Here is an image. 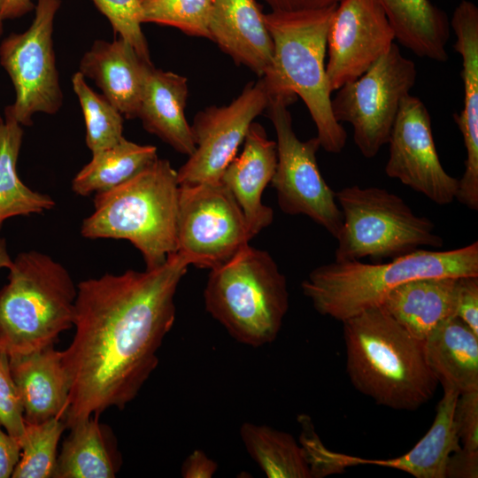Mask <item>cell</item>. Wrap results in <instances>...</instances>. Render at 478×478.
Masks as SVG:
<instances>
[{
  "label": "cell",
  "mask_w": 478,
  "mask_h": 478,
  "mask_svg": "<svg viewBox=\"0 0 478 478\" xmlns=\"http://www.w3.org/2000/svg\"><path fill=\"white\" fill-rule=\"evenodd\" d=\"M189 266L173 252L154 269L105 274L78 283L75 333L61 351L71 384L67 428L108 408L123 409L138 395L173 326L174 296Z\"/></svg>",
  "instance_id": "cell-1"
},
{
  "label": "cell",
  "mask_w": 478,
  "mask_h": 478,
  "mask_svg": "<svg viewBox=\"0 0 478 478\" xmlns=\"http://www.w3.org/2000/svg\"><path fill=\"white\" fill-rule=\"evenodd\" d=\"M8 358L21 397L24 421L40 423L52 418L64 419L71 384L62 352L51 346Z\"/></svg>",
  "instance_id": "cell-20"
},
{
  "label": "cell",
  "mask_w": 478,
  "mask_h": 478,
  "mask_svg": "<svg viewBox=\"0 0 478 478\" xmlns=\"http://www.w3.org/2000/svg\"><path fill=\"white\" fill-rule=\"evenodd\" d=\"M0 290V351L8 357L54 346L73 326L77 286L49 255L19 253Z\"/></svg>",
  "instance_id": "cell-6"
},
{
  "label": "cell",
  "mask_w": 478,
  "mask_h": 478,
  "mask_svg": "<svg viewBox=\"0 0 478 478\" xmlns=\"http://www.w3.org/2000/svg\"><path fill=\"white\" fill-rule=\"evenodd\" d=\"M179 186L177 170L158 158L125 183L95 194L81 235L127 240L141 252L145 269H154L177 250Z\"/></svg>",
  "instance_id": "cell-5"
},
{
  "label": "cell",
  "mask_w": 478,
  "mask_h": 478,
  "mask_svg": "<svg viewBox=\"0 0 478 478\" xmlns=\"http://www.w3.org/2000/svg\"><path fill=\"white\" fill-rule=\"evenodd\" d=\"M453 420L462 447L478 450V390L458 396Z\"/></svg>",
  "instance_id": "cell-35"
},
{
  "label": "cell",
  "mask_w": 478,
  "mask_h": 478,
  "mask_svg": "<svg viewBox=\"0 0 478 478\" xmlns=\"http://www.w3.org/2000/svg\"><path fill=\"white\" fill-rule=\"evenodd\" d=\"M387 144L388 177L397 179L439 205L456 199L459 180L450 175L441 164L431 117L419 97L409 94L402 100Z\"/></svg>",
  "instance_id": "cell-14"
},
{
  "label": "cell",
  "mask_w": 478,
  "mask_h": 478,
  "mask_svg": "<svg viewBox=\"0 0 478 478\" xmlns=\"http://www.w3.org/2000/svg\"><path fill=\"white\" fill-rule=\"evenodd\" d=\"M459 393L443 389L434 421L426 435L405 454L390 459H366L338 453L337 461L344 469L361 464L398 469L416 478H445V466L451 453L459 450L460 441L453 420Z\"/></svg>",
  "instance_id": "cell-23"
},
{
  "label": "cell",
  "mask_w": 478,
  "mask_h": 478,
  "mask_svg": "<svg viewBox=\"0 0 478 478\" xmlns=\"http://www.w3.org/2000/svg\"><path fill=\"white\" fill-rule=\"evenodd\" d=\"M243 143L242 152L227 165L220 181L235 198L254 237L274 220V211L263 204L262 196L275 172L277 147L257 122L251 124Z\"/></svg>",
  "instance_id": "cell-17"
},
{
  "label": "cell",
  "mask_w": 478,
  "mask_h": 478,
  "mask_svg": "<svg viewBox=\"0 0 478 478\" xmlns=\"http://www.w3.org/2000/svg\"><path fill=\"white\" fill-rule=\"evenodd\" d=\"M208 29L210 40L237 65L259 78L270 70L273 39L256 0H215Z\"/></svg>",
  "instance_id": "cell-18"
},
{
  "label": "cell",
  "mask_w": 478,
  "mask_h": 478,
  "mask_svg": "<svg viewBox=\"0 0 478 478\" xmlns=\"http://www.w3.org/2000/svg\"><path fill=\"white\" fill-rule=\"evenodd\" d=\"M274 12H301L335 6L340 0H264Z\"/></svg>",
  "instance_id": "cell-40"
},
{
  "label": "cell",
  "mask_w": 478,
  "mask_h": 478,
  "mask_svg": "<svg viewBox=\"0 0 478 478\" xmlns=\"http://www.w3.org/2000/svg\"><path fill=\"white\" fill-rule=\"evenodd\" d=\"M343 213L335 260L374 262L399 258L424 247L441 248L432 220L416 215L399 196L378 187H345L335 192Z\"/></svg>",
  "instance_id": "cell-8"
},
{
  "label": "cell",
  "mask_w": 478,
  "mask_h": 478,
  "mask_svg": "<svg viewBox=\"0 0 478 478\" xmlns=\"http://www.w3.org/2000/svg\"><path fill=\"white\" fill-rule=\"evenodd\" d=\"M58 456L54 478H112L121 465L116 440L97 416L71 427Z\"/></svg>",
  "instance_id": "cell-25"
},
{
  "label": "cell",
  "mask_w": 478,
  "mask_h": 478,
  "mask_svg": "<svg viewBox=\"0 0 478 478\" xmlns=\"http://www.w3.org/2000/svg\"><path fill=\"white\" fill-rule=\"evenodd\" d=\"M423 342L428 365L443 389L478 390V335L460 319L445 320Z\"/></svg>",
  "instance_id": "cell-24"
},
{
  "label": "cell",
  "mask_w": 478,
  "mask_h": 478,
  "mask_svg": "<svg viewBox=\"0 0 478 478\" xmlns=\"http://www.w3.org/2000/svg\"><path fill=\"white\" fill-rule=\"evenodd\" d=\"M215 0H140L143 23L175 27L184 34L210 39L209 21Z\"/></svg>",
  "instance_id": "cell-32"
},
{
  "label": "cell",
  "mask_w": 478,
  "mask_h": 478,
  "mask_svg": "<svg viewBox=\"0 0 478 478\" xmlns=\"http://www.w3.org/2000/svg\"><path fill=\"white\" fill-rule=\"evenodd\" d=\"M335 7L265 13L274 56L263 78L271 96H299L304 101L320 147L338 154L345 146L347 134L334 116L326 70L327 35Z\"/></svg>",
  "instance_id": "cell-4"
},
{
  "label": "cell",
  "mask_w": 478,
  "mask_h": 478,
  "mask_svg": "<svg viewBox=\"0 0 478 478\" xmlns=\"http://www.w3.org/2000/svg\"><path fill=\"white\" fill-rule=\"evenodd\" d=\"M415 64L394 42L366 73L336 90L331 107L338 122L349 123L353 141L367 158L388 143L402 100L416 82Z\"/></svg>",
  "instance_id": "cell-10"
},
{
  "label": "cell",
  "mask_w": 478,
  "mask_h": 478,
  "mask_svg": "<svg viewBox=\"0 0 478 478\" xmlns=\"http://www.w3.org/2000/svg\"><path fill=\"white\" fill-rule=\"evenodd\" d=\"M297 97L275 95L266 108L276 135L277 164L271 181L278 205L286 214H303L336 238L343 213L335 192L324 180L317 162V136L301 141L288 107Z\"/></svg>",
  "instance_id": "cell-9"
},
{
  "label": "cell",
  "mask_w": 478,
  "mask_h": 478,
  "mask_svg": "<svg viewBox=\"0 0 478 478\" xmlns=\"http://www.w3.org/2000/svg\"><path fill=\"white\" fill-rule=\"evenodd\" d=\"M3 23H4V19H3V18H2L1 15H0V36H1L2 33H3V27H4V24H3Z\"/></svg>",
  "instance_id": "cell-43"
},
{
  "label": "cell",
  "mask_w": 478,
  "mask_h": 478,
  "mask_svg": "<svg viewBox=\"0 0 478 478\" xmlns=\"http://www.w3.org/2000/svg\"><path fill=\"white\" fill-rule=\"evenodd\" d=\"M456 316L478 335V275L459 277Z\"/></svg>",
  "instance_id": "cell-36"
},
{
  "label": "cell",
  "mask_w": 478,
  "mask_h": 478,
  "mask_svg": "<svg viewBox=\"0 0 478 478\" xmlns=\"http://www.w3.org/2000/svg\"><path fill=\"white\" fill-rule=\"evenodd\" d=\"M12 264V258L9 254L6 241L4 238L0 237V269H9Z\"/></svg>",
  "instance_id": "cell-42"
},
{
  "label": "cell",
  "mask_w": 478,
  "mask_h": 478,
  "mask_svg": "<svg viewBox=\"0 0 478 478\" xmlns=\"http://www.w3.org/2000/svg\"><path fill=\"white\" fill-rule=\"evenodd\" d=\"M32 0H0V15L4 20L20 18L35 10Z\"/></svg>",
  "instance_id": "cell-41"
},
{
  "label": "cell",
  "mask_w": 478,
  "mask_h": 478,
  "mask_svg": "<svg viewBox=\"0 0 478 478\" xmlns=\"http://www.w3.org/2000/svg\"><path fill=\"white\" fill-rule=\"evenodd\" d=\"M395 40L393 27L377 0H340L327 35L326 70L332 92L366 73Z\"/></svg>",
  "instance_id": "cell-15"
},
{
  "label": "cell",
  "mask_w": 478,
  "mask_h": 478,
  "mask_svg": "<svg viewBox=\"0 0 478 478\" xmlns=\"http://www.w3.org/2000/svg\"><path fill=\"white\" fill-rule=\"evenodd\" d=\"M270 98L261 77L248 83L228 104L198 112L190 125L195 150L177 170L179 185L220 181L250 127L266 110Z\"/></svg>",
  "instance_id": "cell-13"
},
{
  "label": "cell",
  "mask_w": 478,
  "mask_h": 478,
  "mask_svg": "<svg viewBox=\"0 0 478 478\" xmlns=\"http://www.w3.org/2000/svg\"><path fill=\"white\" fill-rule=\"evenodd\" d=\"M478 275V242L450 251L420 249L386 262L334 260L302 281L304 295L321 315L343 321L381 306L397 286L423 277Z\"/></svg>",
  "instance_id": "cell-3"
},
{
  "label": "cell",
  "mask_w": 478,
  "mask_h": 478,
  "mask_svg": "<svg viewBox=\"0 0 478 478\" xmlns=\"http://www.w3.org/2000/svg\"><path fill=\"white\" fill-rule=\"evenodd\" d=\"M450 27L456 35L455 50L462 59L463 107L454 120L462 135L466 158L456 199L478 210V8L463 0L455 8Z\"/></svg>",
  "instance_id": "cell-16"
},
{
  "label": "cell",
  "mask_w": 478,
  "mask_h": 478,
  "mask_svg": "<svg viewBox=\"0 0 478 478\" xmlns=\"http://www.w3.org/2000/svg\"><path fill=\"white\" fill-rule=\"evenodd\" d=\"M478 450L460 447L449 457L445 466V478H477Z\"/></svg>",
  "instance_id": "cell-37"
},
{
  "label": "cell",
  "mask_w": 478,
  "mask_h": 478,
  "mask_svg": "<svg viewBox=\"0 0 478 478\" xmlns=\"http://www.w3.org/2000/svg\"><path fill=\"white\" fill-rule=\"evenodd\" d=\"M0 425L19 441L24 428V410L18 388L10 371L9 358L0 351Z\"/></svg>",
  "instance_id": "cell-34"
},
{
  "label": "cell",
  "mask_w": 478,
  "mask_h": 478,
  "mask_svg": "<svg viewBox=\"0 0 478 478\" xmlns=\"http://www.w3.org/2000/svg\"><path fill=\"white\" fill-rule=\"evenodd\" d=\"M108 19L113 32L127 42L144 60L150 61V50L142 30L140 0H91Z\"/></svg>",
  "instance_id": "cell-33"
},
{
  "label": "cell",
  "mask_w": 478,
  "mask_h": 478,
  "mask_svg": "<svg viewBox=\"0 0 478 478\" xmlns=\"http://www.w3.org/2000/svg\"><path fill=\"white\" fill-rule=\"evenodd\" d=\"M396 40L420 58L445 62L450 38L447 15L429 0H377Z\"/></svg>",
  "instance_id": "cell-26"
},
{
  "label": "cell",
  "mask_w": 478,
  "mask_h": 478,
  "mask_svg": "<svg viewBox=\"0 0 478 478\" xmlns=\"http://www.w3.org/2000/svg\"><path fill=\"white\" fill-rule=\"evenodd\" d=\"M20 457V446L17 440L0 428V478L12 477Z\"/></svg>",
  "instance_id": "cell-39"
},
{
  "label": "cell",
  "mask_w": 478,
  "mask_h": 478,
  "mask_svg": "<svg viewBox=\"0 0 478 478\" xmlns=\"http://www.w3.org/2000/svg\"><path fill=\"white\" fill-rule=\"evenodd\" d=\"M62 418H52L40 423L25 422L19 441L20 457L13 470V478H54L58 446L66 429Z\"/></svg>",
  "instance_id": "cell-30"
},
{
  "label": "cell",
  "mask_w": 478,
  "mask_h": 478,
  "mask_svg": "<svg viewBox=\"0 0 478 478\" xmlns=\"http://www.w3.org/2000/svg\"><path fill=\"white\" fill-rule=\"evenodd\" d=\"M459 277H423L392 289L382 306L415 338L424 341L440 323L456 316Z\"/></svg>",
  "instance_id": "cell-22"
},
{
  "label": "cell",
  "mask_w": 478,
  "mask_h": 478,
  "mask_svg": "<svg viewBox=\"0 0 478 478\" xmlns=\"http://www.w3.org/2000/svg\"><path fill=\"white\" fill-rule=\"evenodd\" d=\"M240 436L266 477L312 478L305 450L289 433L247 421L240 428Z\"/></svg>",
  "instance_id": "cell-29"
},
{
  "label": "cell",
  "mask_w": 478,
  "mask_h": 478,
  "mask_svg": "<svg viewBox=\"0 0 478 478\" xmlns=\"http://www.w3.org/2000/svg\"><path fill=\"white\" fill-rule=\"evenodd\" d=\"M204 301L207 312L231 337L261 347L276 339L289 296L286 277L270 253L248 244L210 270Z\"/></svg>",
  "instance_id": "cell-7"
},
{
  "label": "cell",
  "mask_w": 478,
  "mask_h": 478,
  "mask_svg": "<svg viewBox=\"0 0 478 478\" xmlns=\"http://www.w3.org/2000/svg\"><path fill=\"white\" fill-rule=\"evenodd\" d=\"M218 464L201 450H195L184 460L181 468L184 478H212Z\"/></svg>",
  "instance_id": "cell-38"
},
{
  "label": "cell",
  "mask_w": 478,
  "mask_h": 478,
  "mask_svg": "<svg viewBox=\"0 0 478 478\" xmlns=\"http://www.w3.org/2000/svg\"><path fill=\"white\" fill-rule=\"evenodd\" d=\"M151 62L125 40H96L80 60L79 71L90 79L126 119L137 118Z\"/></svg>",
  "instance_id": "cell-19"
},
{
  "label": "cell",
  "mask_w": 478,
  "mask_h": 478,
  "mask_svg": "<svg viewBox=\"0 0 478 478\" xmlns=\"http://www.w3.org/2000/svg\"><path fill=\"white\" fill-rule=\"evenodd\" d=\"M23 135L22 126L6 106L0 117V229L8 219L42 213L56 204L50 196L28 188L18 174Z\"/></svg>",
  "instance_id": "cell-27"
},
{
  "label": "cell",
  "mask_w": 478,
  "mask_h": 478,
  "mask_svg": "<svg viewBox=\"0 0 478 478\" xmlns=\"http://www.w3.org/2000/svg\"><path fill=\"white\" fill-rule=\"evenodd\" d=\"M342 322L346 372L358 391L398 411H415L433 398L438 381L428 365L424 342L382 305Z\"/></svg>",
  "instance_id": "cell-2"
},
{
  "label": "cell",
  "mask_w": 478,
  "mask_h": 478,
  "mask_svg": "<svg viewBox=\"0 0 478 478\" xmlns=\"http://www.w3.org/2000/svg\"><path fill=\"white\" fill-rule=\"evenodd\" d=\"M188 96L186 77L151 66L145 80L137 118L147 132L189 157L195 150V143L185 116Z\"/></svg>",
  "instance_id": "cell-21"
},
{
  "label": "cell",
  "mask_w": 478,
  "mask_h": 478,
  "mask_svg": "<svg viewBox=\"0 0 478 478\" xmlns=\"http://www.w3.org/2000/svg\"><path fill=\"white\" fill-rule=\"evenodd\" d=\"M158 158L155 146L123 137L115 145L92 153L91 160L73 177L72 189L81 197L109 191L140 173Z\"/></svg>",
  "instance_id": "cell-28"
},
{
  "label": "cell",
  "mask_w": 478,
  "mask_h": 478,
  "mask_svg": "<svg viewBox=\"0 0 478 478\" xmlns=\"http://www.w3.org/2000/svg\"><path fill=\"white\" fill-rule=\"evenodd\" d=\"M72 86L84 117L86 144L90 151L118 143L124 137L123 115L103 94L93 90L80 72L72 76Z\"/></svg>",
  "instance_id": "cell-31"
},
{
  "label": "cell",
  "mask_w": 478,
  "mask_h": 478,
  "mask_svg": "<svg viewBox=\"0 0 478 478\" xmlns=\"http://www.w3.org/2000/svg\"><path fill=\"white\" fill-rule=\"evenodd\" d=\"M252 238L241 207L221 181L179 186L176 252L189 266L214 269Z\"/></svg>",
  "instance_id": "cell-12"
},
{
  "label": "cell",
  "mask_w": 478,
  "mask_h": 478,
  "mask_svg": "<svg viewBox=\"0 0 478 478\" xmlns=\"http://www.w3.org/2000/svg\"><path fill=\"white\" fill-rule=\"evenodd\" d=\"M60 6L61 0H36L29 27L9 35L0 44V64L15 91L14 103L8 106L22 127L33 125L36 113L52 115L63 104L53 43L54 20Z\"/></svg>",
  "instance_id": "cell-11"
}]
</instances>
